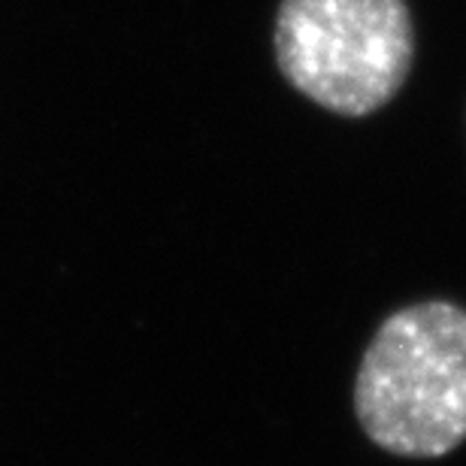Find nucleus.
I'll return each mask as SVG.
<instances>
[{"instance_id":"obj_1","label":"nucleus","mask_w":466,"mask_h":466,"mask_svg":"<svg viewBox=\"0 0 466 466\" xmlns=\"http://www.w3.org/2000/svg\"><path fill=\"white\" fill-rule=\"evenodd\" d=\"M354 415L372 445L436 461L466 442V309L424 300L390 312L354 379Z\"/></svg>"},{"instance_id":"obj_2","label":"nucleus","mask_w":466,"mask_h":466,"mask_svg":"<svg viewBox=\"0 0 466 466\" xmlns=\"http://www.w3.org/2000/svg\"><path fill=\"white\" fill-rule=\"evenodd\" d=\"M273 49L288 86L328 113L363 118L406 86L415 22L406 0H282Z\"/></svg>"}]
</instances>
